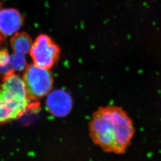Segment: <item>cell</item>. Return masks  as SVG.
<instances>
[{
  "label": "cell",
  "mask_w": 161,
  "mask_h": 161,
  "mask_svg": "<svg viewBox=\"0 0 161 161\" xmlns=\"http://www.w3.org/2000/svg\"><path fill=\"white\" fill-rule=\"evenodd\" d=\"M3 41V35L1 34L0 32V46L2 44Z\"/></svg>",
  "instance_id": "cell-10"
},
{
  "label": "cell",
  "mask_w": 161,
  "mask_h": 161,
  "mask_svg": "<svg viewBox=\"0 0 161 161\" xmlns=\"http://www.w3.org/2000/svg\"><path fill=\"white\" fill-rule=\"evenodd\" d=\"M23 82L29 100L38 103V100L45 96L52 90L53 79L48 69L35 64L28 66L23 75Z\"/></svg>",
  "instance_id": "cell-3"
},
{
  "label": "cell",
  "mask_w": 161,
  "mask_h": 161,
  "mask_svg": "<svg viewBox=\"0 0 161 161\" xmlns=\"http://www.w3.org/2000/svg\"><path fill=\"white\" fill-rule=\"evenodd\" d=\"M0 10H1V3H0Z\"/></svg>",
  "instance_id": "cell-11"
},
{
  "label": "cell",
  "mask_w": 161,
  "mask_h": 161,
  "mask_svg": "<svg viewBox=\"0 0 161 161\" xmlns=\"http://www.w3.org/2000/svg\"><path fill=\"white\" fill-rule=\"evenodd\" d=\"M26 60L25 56L19 55L13 53L10 56V68L16 70H22L26 66Z\"/></svg>",
  "instance_id": "cell-9"
},
{
  "label": "cell",
  "mask_w": 161,
  "mask_h": 161,
  "mask_svg": "<svg viewBox=\"0 0 161 161\" xmlns=\"http://www.w3.org/2000/svg\"><path fill=\"white\" fill-rule=\"evenodd\" d=\"M46 104L50 112L57 117L67 116L72 108L70 96L62 90H56L50 92L47 98Z\"/></svg>",
  "instance_id": "cell-5"
},
{
  "label": "cell",
  "mask_w": 161,
  "mask_h": 161,
  "mask_svg": "<svg viewBox=\"0 0 161 161\" xmlns=\"http://www.w3.org/2000/svg\"><path fill=\"white\" fill-rule=\"evenodd\" d=\"M39 107L29 100L25 84L14 70L6 74L0 86V123L16 119L28 110Z\"/></svg>",
  "instance_id": "cell-2"
},
{
  "label": "cell",
  "mask_w": 161,
  "mask_h": 161,
  "mask_svg": "<svg viewBox=\"0 0 161 161\" xmlns=\"http://www.w3.org/2000/svg\"><path fill=\"white\" fill-rule=\"evenodd\" d=\"M14 53L25 56L30 52L32 46V41L29 35L25 33H18L13 36L10 41Z\"/></svg>",
  "instance_id": "cell-7"
},
{
  "label": "cell",
  "mask_w": 161,
  "mask_h": 161,
  "mask_svg": "<svg viewBox=\"0 0 161 161\" xmlns=\"http://www.w3.org/2000/svg\"><path fill=\"white\" fill-rule=\"evenodd\" d=\"M23 17L15 8L0 10V32L10 36L17 32L23 25Z\"/></svg>",
  "instance_id": "cell-6"
},
{
  "label": "cell",
  "mask_w": 161,
  "mask_h": 161,
  "mask_svg": "<svg viewBox=\"0 0 161 161\" xmlns=\"http://www.w3.org/2000/svg\"><path fill=\"white\" fill-rule=\"evenodd\" d=\"M10 56L6 50H0V72L7 73L14 70L10 69Z\"/></svg>",
  "instance_id": "cell-8"
},
{
  "label": "cell",
  "mask_w": 161,
  "mask_h": 161,
  "mask_svg": "<svg viewBox=\"0 0 161 161\" xmlns=\"http://www.w3.org/2000/svg\"><path fill=\"white\" fill-rule=\"evenodd\" d=\"M30 53L35 65L49 69L57 62L60 49L48 36L40 35L32 44Z\"/></svg>",
  "instance_id": "cell-4"
},
{
  "label": "cell",
  "mask_w": 161,
  "mask_h": 161,
  "mask_svg": "<svg viewBox=\"0 0 161 161\" xmlns=\"http://www.w3.org/2000/svg\"><path fill=\"white\" fill-rule=\"evenodd\" d=\"M90 137L94 144L106 152L123 154L134 134L132 121L119 107L97 110L90 123Z\"/></svg>",
  "instance_id": "cell-1"
}]
</instances>
